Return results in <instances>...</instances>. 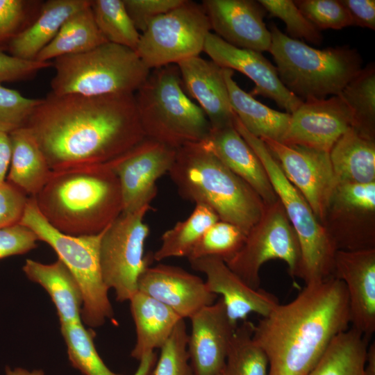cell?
<instances>
[{
  "instance_id": "obj_1",
  "label": "cell",
  "mask_w": 375,
  "mask_h": 375,
  "mask_svg": "<svg viewBox=\"0 0 375 375\" xmlns=\"http://www.w3.org/2000/svg\"><path fill=\"white\" fill-rule=\"evenodd\" d=\"M26 127L52 171L110 163L145 138L134 94L49 92Z\"/></svg>"
},
{
  "instance_id": "obj_2",
  "label": "cell",
  "mask_w": 375,
  "mask_h": 375,
  "mask_svg": "<svg viewBox=\"0 0 375 375\" xmlns=\"http://www.w3.org/2000/svg\"><path fill=\"white\" fill-rule=\"evenodd\" d=\"M349 324L346 286L331 277L279 303L254 325L253 339L267 356L269 375H308Z\"/></svg>"
},
{
  "instance_id": "obj_3",
  "label": "cell",
  "mask_w": 375,
  "mask_h": 375,
  "mask_svg": "<svg viewBox=\"0 0 375 375\" xmlns=\"http://www.w3.org/2000/svg\"><path fill=\"white\" fill-rule=\"evenodd\" d=\"M35 199L52 226L74 236L101 233L123 210L119 179L109 163L52 171Z\"/></svg>"
},
{
  "instance_id": "obj_4",
  "label": "cell",
  "mask_w": 375,
  "mask_h": 375,
  "mask_svg": "<svg viewBox=\"0 0 375 375\" xmlns=\"http://www.w3.org/2000/svg\"><path fill=\"white\" fill-rule=\"evenodd\" d=\"M168 174L181 197L208 206L219 220L235 225L246 235L264 212L265 204L257 192L203 141L177 149Z\"/></svg>"
},
{
  "instance_id": "obj_5",
  "label": "cell",
  "mask_w": 375,
  "mask_h": 375,
  "mask_svg": "<svg viewBox=\"0 0 375 375\" xmlns=\"http://www.w3.org/2000/svg\"><path fill=\"white\" fill-rule=\"evenodd\" d=\"M269 52L284 86L301 100L338 95L362 69L361 56L349 46L313 48L270 26Z\"/></svg>"
},
{
  "instance_id": "obj_6",
  "label": "cell",
  "mask_w": 375,
  "mask_h": 375,
  "mask_svg": "<svg viewBox=\"0 0 375 375\" xmlns=\"http://www.w3.org/2000/svg\"><path fill=\"white\" fill-rule=\"evenodd\" d=\"M134 96L146 138L175 149L208 138L210 122L186 94L176 64L151 69Z\"/></svg>"
},
{
  "instance_id": "obj_7",
  "label": "cell",
  "mask_w": 375,
  "mask_h": 375,
  "mask_svg": "<svg viewBox=\"0 0 375 375\" xmlns=\"http://www.w3.org/2000/svg\"><path fill=\"white\" fill-rule=\"evenodd\" d=\"M52 67L51 92L56 95L135 94L151 72L135 51L108 42L57 58Z\"/></svg>"
},
{
  "instance_id": "obj_8",
  "label": "cell",
  "mask_w": 375,
  "mask_h": 375,
  "mask_svg": "<svg viewBox=\"0 0 375 375\" xmlns=\"http://www.w3.org/2000/svg\"><path fill=\"white\" fill-rule=\"evenodd\" d=\"M234 126L256 153L297 234L301 250L299 278L306 285L334 277L336 249L302 194L288 181L264 142L235 116Z\"/></svg>"
},
{
  "instance_id": "obj_9",
  "label": "cell",
  "mask_w": 375,
  "mask_h": 375,
  "mask_svg": "<svg viewBox=\"0 0 375 375\" xmlns=\"http://www.w3.org/2000/svg\"><path fill=\"white\" fill-rule=\"evenodd\" d=\"M19 224L48 244L76 279L83 297L81 319L90 327L103 325L113 316L108 289L102 278L99 247L103 231L97 235L74 236L52 226L44 217L35 197L28 198Z\"/></svg>"
},
{
  "instance_id": "obj_10",
  "label": "cell",
  "mask_w": 375,
  "mask_h": 375,
  "mask_svg": "<svg viewBox=\"0 0 375 375\" xmlns=\"http://www.w3.org/2000/svg\"><path fill=\"white\" fill-rule=\"evenodd\" d=\"M150 205L133 212H122L103 232L99 262L104 283L123 302L138 291V283L153 257L144 256L149 228L144 222Z\"/></svg>"
},
{
  "instance_id": "obj_11",
  "label": "cell",
  "mask_w": 375,
  "mask_h": 375,
  "mask_svg": "<svg viewBox=\"0 0 375 375\" xmlns=\"http://www.w3.org/2000/svg\"><path fill=\"white\" fill-rule=\"evenodd\" d=\"M210 30L201 3L185 0L149 23L135 52L151 70L177 64L199 56Z\"/></svg>"
},
{
  "instance_id": "obj_12",
  "label": "cell",
  "mask_w": 375,
  "mask_h": 375,
  "mask_svg": "<svg viewBox=\"0 0 375 375\" xmlns=\"http://www.w3.org/2000/svg\"><path fill=\"white\" fill-rule=\"evenodd\" d=\"M274 259L285 262L290 274L298 277L300 246L279 200L265 204L261 217L247 233L241 249L224 262L246 284L259 289L260 269L265 262Z\"/></svg>"
},
{
  "instance_id": "obj_13",
  "label": "cell",
  "mask_w": 375,
  "mask_h": 375,
  "mask_svg": "<svg viewBox=\"0 0 375 375\" xmlns=\"http://www.w3.org/2000/svg\"><path fill=\"white\" fill-rule=\"evenodd\" d=\"M321 224L336 251L375 249V182L336 183Z\"/></svg>"
},
{
  "instance_id": "obj_14",
  "label": "cell",
  "mask_w": 375,
  "mask_h": 375,
  "mask_svg": "<svg viewBox=\"0 0 375 375\" xmlns=\"http://www.w3.org/2000/svg\"><path fill=\"white\" fill-rule=\"evenodd\" d=\"M176 149L146 138L109 163L119 179L122 212H133L150 205L157 193L156 181L168 174Z\"/></svg>"
},
{
  "instance_id": "obj_15",
  "label": "cell",
  "mask_w": 375,
  "mask_h": 375,
  "mask_svg": "<svg viewBox=\"0 0 375 375\" xmlns=\"http://www.w3.org/2000/svg\"><path fill=\"white\" fill-rule=\"evenodd\" d=\"M261 140L285 177L302 194L321 223L336 185L329 153L267 138Z\"/></svg>"
},
{
  "instance_id": "obj_16",
  "label": "cell",
  "mask_w": 375,
  "mask_h": 375,
  "mask_svg": "<svg viewBox=\"0 0 375 375\" xmlns=\"http://www.w3.org/2000/svg\"><path fill=\"white\" fill-rule=\"evenodd\" d=\"M353 126L352 112L339 94L310 99L290 114L283 143L329 153L336 141Z\"/></svg>"
},
{
  "instance_id": "obj_17",
  "label": "cell",
  "mask_w": 375,
  "mask_h": 375,
  "mask_svg": "<svg viewBox=\"0 0 375 375\" xmlns=\"http://www.w3.org/2000/svg\"><path fill=\"white\" fill-rule=\"evenodd\" d=\"M203 51L221 67L237 70L249 77L255 83L249 93L251 96L261 95L273 100L289 114L302 103V100L284 86L276 67L261 52L231 45L211 32L206 37Z\"/></svg>"
},
{
  "instance_id": "obj_18",
  "label": "cell",
  "mask_w": 375,
  "mask_h": 375,
  "mask_svg": "<svg viewBox=\"0 0 375 375\" xmlns=\"http://www.w3.org/2000/svg\"><path fill=\"white\" fill-rule=\"evenodd\" d=\"M188 351L194 375H218L224 370L237 327L229 319L222 298L190 318Z\"/></svg>"
},
{
  "instance_id": "obj_19",
  "label": "cell",
  "mask_w": 375,
  "mask_h": 375,
  "mask_svg": "<svg viewBox=\"0 0 375 375\" xmlns=\"http://www.w3.org/2000/svg\"><path fill=\"white\" fill-rule=\"evenodd\" d=\"M138 287L139 292L168 306L183 319H190L217 299L199 276L170 265L149 266L140 276Z\"/></svg>"
},
{
  "instance_id": "obj_20",
  "label": "cell",
  "mask_w": 375,
  "mask_h": 375,
  "mask_svg": "<svg viewBox=\"0 0 375 375\" xmlns=\"http://www.w3.org/2000/svg\"><path fill=\"white\" fill-rule=\"evenodd\" d=\"M210 28L228 44L258 52L268 51L271 33L265 10L252 0H204L201 3Z\"/></svg>"
},
{
  "instance_id": "obj_21",
  "label": "cell",
  "mask_w": 375,
  "mask_h": 375,
  "mask_svg": "<svg viewBox=\"0 0 375 375\" xmlns=\"http://www.w3.org/2000/svg\"><path fill=\"white\" fill-rule=\"evenodd\" d=\"M334 277L346 286L351 328L369 341L375 332V249L336 251Z\"/></svg>"
},
{
  "instance_id": "obj_22",
  "label": "cell",
  "mask_w": 375,
  "mask_h": 375,
  "mask_svg": "<svg viewBox=\"0 0 375 375\" xmlns=\"http://www.w3.org/2000/svg\"><path fill=\"white\" fill-rule=\"evenodd\" d=\"M189 262L192 269L206 275L209 290L222 295L228 316L236 325L252 312L265 317L279 304L273 294L246 284L220 258L203 257Z\"/></svg>"
},
{
  "instance_id": "obj_23",
  "label": "cell",
  "mask_w": 375,
  "mask_h": 375,
  "mask_svg": "<svg viewBox=\"0 0 375 375\" xmlns=\"http://www.w3.org/2000/svg\"><path fill=\"white\" fill-rule=\"evenodd\" d=\"M186 94L194 98L208 118L211 129L234 124L224 68L199 56L176 64Z\"/></svg>"
},
{
  "instance_id": "obj_24",
  "label": "cell",
  "mask_w": 375,
  "mask_h": 375,
  "mask_svg": "<svg viewBox=\"0 0 375 375\" xmlns=\"http://www.w3.org/2000/svg\"><path fill=\"white\" fill-rule=\"evenodd\" d=\"M203 142L230 170L257 192L265 204L278 200L261 161L234 124L211 129Z\"/></svg>"
},
{
  "instance_id": "obj_25",
  "label": "cell",
  "mask_w": 375,
  "mask_h": 375,
  "mask_svg": "<svg viewBox=\"0 0 375 375\" xmlns=\"http://www.w3.org/2000/svg\"><path fill=\"white\" fill-rule=\"evenodd\" d=\"M91 0H48L42 3L35 19L8 45L9 54L27 60L37 56L56 37L74 13L90 6Z\"/></svg>"
},
{
  "instance_id": "obj_26",
  "label": "cell",
  "mask_w": 375,
  "mask_h": 375,
  "mask_svg": "<svg viewBox=\"0 0 375 375\" xmlns=\"http://www.w3.org/2000/svg\"><path fill=\"white\" fill-rule=\"evenodd\" d=\"M22 269L28 279L47 292L56 308L60 324L81 322L82 291L75 277L60 259L50 264L27 259Z\"/></svg>"
},
{
  "instance_id": "obj_27",
  "label": "cell",
  "mask_w": 375,
  "mask_h": 375,
  "mask_svg": "<svg viewBox=\"0 0 375 375\" xmlns=\"http://www.w3.org/2000/svg\"><path fill=\"white\" fill-rule=\"evenodd\" d=\"M129 301L136 332L131 356L139 361L146 353L160 349L183 318L168 306L139 291Z\"/></svg>"
},
{
  "instance_id": "obj_28",
  "label": "cell",
  "mask_w": 375,
  "mask_h": 375,
  "mask_svg": "<svg viewBox=\"0 0 375 375\" xmlns=\"http://www.w3.org/2000/svg\"><path fill=\"white\" fill-rule=\"evenodd\" d=\"M224 76L233 111L243 126L260 139L283 143L290 114L270 108L243 90L233 79V70L224 68Z\"/></svg>"
},
{
  "instance_id": "obj_29",
  "label": "cell",
  "mask_w": 375,
  "mask_h": 375,
  "mask_svg": "<svg viewBox=\"0 0 375 375\" xmlns=\"http://www.w3.org/2000/svg\"><path fill=\"white\" fill-rule=\"evenodd\" d=\"M9 136L11 157L7 181L27 196L35 197L49 180L52 170L27 127L17 129Z\"/></svg>"
},
{
  "instance_id": "obj_30",
  "label": "cell",
  "mask_w": 375,
  "mask_h": 375,
  "mask_svg": "<svg viewBox=\"0 0 375 375\" xmlns=\"http://www.w3.org/2000/svg\"><path fill=\"white\" fill-rule=\"evenodd\" d=\"M329 156L336 183L375 182V140L353 128L336 141Z\"/></svg>"
},
{
  "instance_id": "obj_31",
  "label": "cell",
  "mask_w": 375,
  "mask_h": 375,
  "mask_svg": "<svg viewBox=\"0 0 375 375\" xmlns=\"http://www.w3.org/2000/svg\"><path fill=\"white\" fill-rule=\"evenodd\" d=\"M106 42H108L95 23L90 4L64 22L56 37L40 52L35 60L51 61L59 57L88 51Z\"/></svg>"
},
{
  "instance_id": "obj_32",
  "label": "cell",
  "mask_w": 375,
  "mask_h": 375,
  "mask_svg": "<svg viewBox=\"0 0 375 375\" xmlns=\"http://www.w3.org/2000/svg\"><path fill=\"white\" fill-rule=\"evenodd\" d=\"M367 342L353 328L338 335L308 375H364Z\"/></svg>"
},
{
  "instance_id": "obj_33",
  "label": "cell",
  "mask_w": 375,
  "mask_h": 375,
  "mask_svg": "<svg viewBox=\"0 0 375 375\" xmlns=\"http://www.w3.org/2000/svg\"><path fill=\"white\" fill-rule=\"evenodd\" d=\"M219 219L208 206L195 204L194 210L183 221L177 222L161 236V244L153 253V260L161 261L172 257H188L205 231Z\"/></svg>"
},
{
  "instance_id": "obj_34",
  "label": "cell",
  "mask_w": 375,
  "mask_h": 375,
  "mask_svg": "<svg viewBox=\"0 0 375 375\" xmlns=\"http://www.w3.org/2000/svg\"><path fill=\"white\" fill-rule=\"evenodd\" d=\"M339 95L352 112L353 128L362 135L375 140L374 64L370 63L362 68Z\"/></svg>"
},
{
  "instance_id": "obj_35",
  "label": "cell",
  "mask_w": 375,
  "mask_h": 375,
  "mask_svg": "<svg viewBox=\"0 0 375 375\" xmlns=\"http://www.w3.org/2000/svg\"><path fill=\"white\" fill-rule=\"evenodd\" d=\"M254 324L247 319L238 325L227 353L224 375H269V360L253 339Z\"/></svg>"
},
{
  "instance_id": "obj_36",
  "label": "cell",
  "mask_w": 375,
  "mask_h": 375,
  "mask_svg": "<svg viewBox=\"0 0 375 375\" xmlns=\"http://www.w3.org/2000/svg\"><path fill=\"white\" fill-rule=\"evenodd\" d=\"M90 8L107 42L135 51L141 33L128 15L123 0H92Z\"/></svg>"
},
{
  "instance_id": "obj_37",
  "label": "cell",
  "mask_w": 375,
  "mask_h": 375,
  "mask_svg": "<svg viewBox=\"0 0 375 375\" xmlns=\"http://www.w3.org/2000/svg\"><path fill=\"white\" fill-rule=\"evenodd\" d=\"M72 365L84 375H121L111 371L99 355L94 343V332L81 322L60 324Z\"/></svg>"
},
{
  "instance_id": "obj_38",
  "label": "cell",
  "mask_w": 375,
  "mask_h": 375,
  "mask_svg": "<svg viewBox=\"0 0 375 375\" xmlns=\"http://www.w3.org/2000/svg\"><path fill=\"white\" fill-rule=\"evenodd\" d=\"M246 237L235 225L219 220L205 231L187 258L190 261L212 256L226 261L241 249Z\"/></svg>"
},
{
  "instance_id": "obj_39",
  "label": "cell",
  "mask_w": 375,
  "mask_h": 375,
  "mask_svg": "<svg viewBox=\"0 0 375 375\" xmlns=\"http://www.w3.org/2000/svg\"><path fill=\"white\" fill-rule=\"evenodd\" d=\"M188 333L181 319L160 349L151 375H194L188 351Z\"/></svg>"
},
{
  "instance_id": "obj_40",
  "label": "cell",
  "mask_w": 375,
  "mask_h": 375,
  "mask_svg": "<svg viewBox=\"0 0 375 375\" xmlns=\"http://www.w3.org/2000/svg\"><path fill=\"white\" fill-rule=\"evenodd\" d=\"M258 2L271 17L281 19L286 25L290 38L320 45L323 42L321 31L315 27L300 11L292 0H259Z\"/></svg>"
},
{
  "instance_id": "obj_41",
  "label": "cell",
  "mask_w": 375,
  "mask_h": 375,
  "mask_svg": "<svg viewBox=\"0 0 375 375\" xmlns=\"http://www.w3.org/2000/svg\"><path fill=\"white\" fill-rule=\"evenodd\" d=\"M42 3L38 1L0 0V49L23 31L38 15Z\"/></svg>"
},
{
  "instance_id": "obj_42",
  "label": "cell",
  "mask_w": 375,
  "mask_h": 375,
  "mask_svg": "<svg viewBox=\"0 0 375 375\" xmlns=\"http://www.w3.org/2000/svg\"><path fill=\"white\" fill-rule=\"evenodd\" d=\"M41 99L23 96L0 83V131L6 133L26 127Z\"/></svg>"
},
{
  "instance_id": "obj_43",
  "label": "cell",
  "mask_w": 375,
  "mask_h": 375,
  "mask_svg": "<svg viewBox=\"0 0 375 375\" xmlns=\"http://www.w3.org/2000/svg\"><path fill=\"white\" fill-rule=\"evenodd\" d=\"M302 14L319 30H340L353 26L352 19L340 0L294 1Z\"/></svg>"
},
{
  "instance_id": "obj_44",
  "label": "cell",
  "mask_w": 375,
  "mask_h": 375,
  "mask_svg": "<svg viewBox=\"0 0 375 375\" xmlns=\"http://www.w3.org/2000/svg\"><path fill=\"white\" fill-rule=\"evenodd\" d=\"M132 22L139 32H144L149 23L181 5L185 0H123Z\"/></svg>"
},
{
  "instance_id": "obj_45",
  "label": "cell",
  "mask_w": 375,
  "mask_h": 375,
  "mask_svg": "<svg viewBox=\"0 0 375 375\" xmlns=\"http://www.w3.org/2000/svg\"><path fill=\"white\" fill-rule=\"evenodd\" d=\"M28 198L10 182L0 183V229L19 224Z\"/></svg>"
},
{
  "instance_id": "obj_46",
  "label": "cell",
  "mask_w": 375,
  "mask_h": 375,
  "mask_svg": "<svg viewBox=\"0 0 375 375\" xmlns=\"http://www.w3.org/2000/svg\"><path fill=\"white\" fill-rule=\"evenodd\" d=\"M52 67V61L27 60L0 49V83L17 82L31 78L40 71Z\"/></svg>"
},
{
  "instance_id": "obj_47",
  "label": "cell",
  "mask_w": 375,
  "mask_h": 375,
  "mask_svg": "<svg viewBox=\"0 0 375 375\" xmlns=\"http://www.w3.org/2000/svg\"><path fill=\"white\" fill-rule=\"evenodd\" d=\"M38 239L28 228L17 224L0 229V260L26 253L37 247Z\"/></svg>"
},
{
  "instance_id": "obj_48",
  "label": "cell",
  "mask_w": 375,
  "mask_h": 375,
  "mask_svg": "<svg viewBox=\"0 0 375 375\" xmlns=\"http://www.w3.org/2000/svg\"><path fill=\"white\" fill-rule=\"evenodd\" d=\"M349 12L353 26L375 30L374 0H340Z\"/></svg>"
},
{
  "instance_id": "obj_49",
  "label": "cell",
  "mask_w": 375,
  "mask_h": 375,
  "mask_svg": "<svg viewBox=\"0 0 375 375\" xmlns=\"http://www.w3.org/2000/svg\"><path fill=\"white\" fill-rule=\"evenodd\" d=\"M10 157L11 143L9 134L0 131V183L5 181Z\"/></svg>"
},
{
  "instance_id": "obj_50",
  "label": "cell",
  "mask_w": 375,
  "mask_h": 375,
  "mask_svg": "<svg viewBox=\"0 0 375 375\" xmlns=\"http://www.w3.org/2000/svg\"><path fill=\"white\" fill-rule=\"evenodd\" d=\"M158 356L155 351L146 353L140 360L133 375H151Z\"/></svg>"
},
{
  "instance_id": "obj_51",
  "label": "cell",
  "mask_w": 375,
  "mask_h": 375,
  "mask_svg": "<svg viewBox=\"0 0 375 375\" xmlns=\"http://www.w3.org/2000/svg\"><path fill=\"white\" fill-rule=\"evenodd\" d=\"M364 375H375V343L367 347L363 369Z\"/></svg>"
},
{
  "instance_id": "obj_52",
  "label": "cell",
  "mask_w": 375,
  "mask_h": 375,
  "mask_svg": "<svg viewBox=\"0 0 375 375\" xmlns=\"http://www.w3.org/2000/svg\"><path fill=\"white\" fill-rule=\"evenodd\" d=\"M6 375H45L44 372L40 369L28 371L21 367L11 369L9 367L6 368Z\"/></svg>"
},
{
  "instance_id": "obj_53",
  "label": "cell",
  "mask_w": 375,
  "mask_h": 375,
  "mask_svg": "<svg viewBox=\"0 0 375 375\" xmlns=\"http://www.w3.org/2000/svg\"><path fill=\"white\" fill-rule=\"evenodd\" d=\"M218 375H224L223 371H222V372H221V373H220L219 374H218Z\"/></svg>"
}]
</instances>
